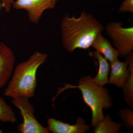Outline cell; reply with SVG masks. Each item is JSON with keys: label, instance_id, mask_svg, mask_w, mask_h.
<instances>
[{"label": "cell", "instance_id": "1", "mask_svg": "<svg viewBox=\"0 0 133 133\" xmlns=\"http://www.w3.org/2000/svg\"><path fill=\"white\" fill-rule=\"evenodd\" d=\"M61 28L62 44L69 52L77 49H87L104 30L93 16L84 11L77 18L65 15L62 19Z\"/></svg>", "mask_w": 133, "mask_h": 133}, {"label": "cell", "instance_id": "2", "mask_svg": "<svg viewBox=\"0 0 133 133\" xmlns=\"http://www.w3.org/2000/svg\"><path fill=\"white\" fill-rule=\"evenodd\" d=\"M48 55L36 51L27 61L17 65L4 94L12 98L24 96L33 97L37 85V73L38 68L45 63Z\"/></svg>", "mask_w": 133, "mask_h": 133}, {"label": "cell", "instance_id": "3", "mask_svg": "<svg viewBox=\"0 0 133 133\" xmlns=\"http://www.w3.org/2000/svg\"><path fill=\"white\" fill-rule=\"evenodd\" d=\"M72 88L81 91L84 102L91 111V126L95 128L104 118L103 109H108L112 107V101L109 91L95 84L91 76H86L80 79L78 85L65 84L64 88H59L57 95L66 89Z\"/></svg>", "mask_w": 133, "mask_h": 133}, {"label": "cell", "instance_id": "4", "mask_svg": "<svg viewBox=\"0 0 133 133\" xmlns=\"http://www.w3.org/2000/svg\"><path fill=\"white\" fill-rule=\"evenodd\" d=\"M12 103L20 110L23 122L18 125L17 129L21 133H50L35 118V109L29 100V98L18 96L13 98Z\"/></svg>", "mask_w": 133, "mask_h": 133}, {"label": "cell", "instance_id": "5", "mask_svg": "<svg viewBox=\"0 0 133 133\" xmlns=\"http://www.w3.org/2000/svg\"><path fill=\"white\" fill-rule=\"evenodd\" d=\"M121 22H111L105 28L121 57L127 56L133 50V27L124 28Z\"/></svg>", "mask_w": 133, "mask_h": 133}, {"label": "cell", "instance_id": "6", "mask_svg": "<svg viewBox=\"0 0 133 133\" xmlns=\"http://www.w3.org/2000/svg\"><path fill=\"white\" fill-rule=\"evenodd\" d=\"M58 0H16L12 4L17 10L23 9L28 12L29 20L33 23H38L43 13L46 10L53 9Z\"/></svg>", "mask_w": 133, "mask_h": 133}, {"label": "cell", "instance_id": "7", "mask_svg": "<svg viewBox=\"0 0 133 133\" xmlns=\"http://www.w3.org/2000/svg\"><path fill=\"white\" fill-rule=\"evenodd\" d=\"M15 57L12 50L0 42V88L6 84L14 71Z\"/></svg>", "mask_w": 133, "mask_h": 133}, {"label": "cell", "instance_id": "8", "mask_svg": "<svg viewBox=\"0 0 133 133\" xmlns=\"http://www.w3.org/2000/svg\"><path fill=\"white\" fill-rule=\"evenodd\" d=\"M76 121V124L71 125L50 117L48 118V126L46 128L53 133H85L91 128L81 117H78Z\"/></svg>", "mask_w": 133, "mask_h": 133}, {"label": "cell", "instance_id": "9", "mask_svg": "<svg viewBox=\"0 0 133 133\" xmlns=\"http://www.w3.org/2000/svg\"><path fill=\"white\" fill-rule=\"evenodd\" d=\"M109 64L111 71L108 78V84L115 85L119 88H123L130 74L127 57H126L125 62H121L118 58Z\"/></svg>", "mask_w": 133, "mask_h": 133}, {"label": "cell", "instance_id": "10", "mask_svg": "<svg viewBox=\"0 0 133 133\" xmlns=\"http://www.w3.org/2000/svg\"><path fill=\"white\" fill-rule=\"evenodd\" d=\"M91 47L94 48L109 63L118 59L119 55L118 51L112 47L110 41L104 38L102 33L96 37Z\"/></svg>", "mask_w": 133, "mask_h": 133}, {"label": "cell", "instance_id": "11", "mask_svg": "<svg viewBox=\"0 0 133 133\" xmlns=\"http://www.w3.org/2000/svg\"><path fill=\"white\" fill-rule=\"evenodd\" d=\"M92 53L93 57L97 59L99 64L97 74L92 78L93 81L99 86H104L108 83L110 64L108 62L107 59L96 51H92Z\"/></svg>", "mask_w": 133, "mask_h": 133}, {"label": "cell", "instance_id": "12", "mask_svg": "<svg viewBox=\"0 0 133 133\" xmlns=\"http://www.w3.org/2000/svg\"><path fill=\"white\" fill-rule=\"evenodd\" d=\"M123 124L116 123L112 121L110 115H107L104 118L99 122L95 128V133H118Z\"/></svg>", "mask_w": 133, "mask_h": 133}, {"label": "cell", "instance_id": "13", "mask_svg": "<svg viewBox=\"0 0 133 133\" xmlns=\"http://www.w3.org/2000/svg\"><path fill=\"white\" fill-rule=\"evenodd\" d=\"M127 57L129 62V66L130 70V74L125 85L123 88V92L126 102L129 106H133V52L129 54Z\"/></svg>", "mask_w": 133, "mask_h": 133}, {"label": "cell", "instance_id": "14", "mask_svg": "<svg viewBox=\"0 0 133 133\" xmlns=\"http://www.w3.org/2000/svg\"><path fill=\"white\" fill-rule=\"evenodd\" d=\"M0 121L14 124L17 122L16 115L12 108L0 97Z\"/></svg>", "mask_w": 133, "mask_h": 133}, {"label": "cell", "instance_id": "15", "mask_svg": "<svg viewBox=\"0 0 133 133\" xmlns=\"http://www.w3.org/2000/svg\"><path fill=\"white\" fill-rule=\"evenodd\" d=\"M119 117L125 123L126 127L132 128L133 126V113L132 110L126 108L121 109L119 113Z\"/></svg>", "mask_w": 133, "mask_h": 133}, {"label": "cell", "instance_id": "16", "mask_svg": "<svg viewBox=\"0 0 133 133\" xmlns=\"http://www.w3.org/2000/svg\"><path fill=\"white\" fill-rule=\"evenodd\" d=\"M118 11L121 13L131 12L133 14V0H124Z\"/></svg>", "mask_w": 133, "mask_h": 133}, {"label": "cell", "instance_id": "17", "mask_svg": "<svg viewBox=\"0 0 133 133\" xmlns=\"http://www.w3.org/2000/svg\"><path fill=\"white\" fill-rule=\"evenodd\" d=\"M1 2L2 7L4 8L5 11L9 12L11 10L12 4L15 0H0Z\"/></svg>", "mask_w": 133, "mask_h": 133}, {"label": "cell", "instance_id": "18", "mask_svg": "<svg viewBox=\"0 0 133 133\" xmlns=\"http://www.w3.org/2000/svg\"><path fill=\"white\" fill-rule=\"evenodd\" d=\"M3 133V131H2V130L0 128V133Z\"/></svg>", "mask_w": 133, "mask_h": 133}, {"label": "cell", "instance_id": "19", "mask_svg": "<svg viewBox=\"0 0 133 133\" xmlns=\"http://www.w3.org/2000/svg\"><path fill=\"white\" fill-rule=\"evenodd\" d=\"M2 6V5H1V2H0V9H1V7Z\"/></svg>", "mask_w": 133, "mask_h": 133}]
</instances>
